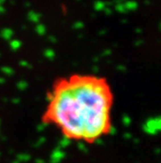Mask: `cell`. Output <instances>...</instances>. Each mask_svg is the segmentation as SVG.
<instances>
[{"mask_svg": "<svg viewBox=\"0 0 161 163\" xmlns=\"http://www.w3.org/2000/svg\"><path fill=\"white\" fill-rule=\"evenodd\" d=\"M112 104V93L103 79L76 75L55 85L46 119L67 138L93 143L110 130Z\"/></svg>", "mask_w": 161, "mask_h": 163, "instance_id": "1", "label": "cell"}]
</instances>
